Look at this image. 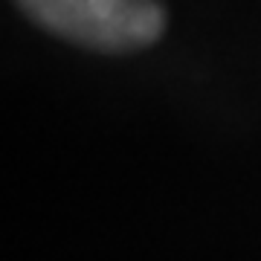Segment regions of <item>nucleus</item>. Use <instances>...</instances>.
I'll use <instances>...</instances> for the list:
<instances>
[{"instance_id":"f257e3e1","label":"nucleus","mask_w":261,"mask_h":261,"mask_svg":"<svg viewBox=\"0 0 261 261\" xmlns=\"http://www.w3.org/2000/svg\"><path fill=\"white\" fill-rule=\"evenodd\" d=\"M38 27L99 53L151 47L163 29L160 0H15Z\"/></svg>"}]
</instances>
